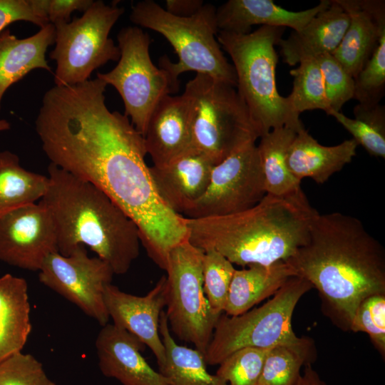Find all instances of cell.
<instances>
[{
	"label": "cell",
	"mask_w": 385,
	"mask_h": 385,
	"mask_svg": "<svg viewBox=\"0 0 385 385\" xmlns=\"http://www.w3.org/2000/svg\"><path fill=\"white\" fill-rule=\"evenodd\" d=\"M38 272L43 285L76 304L102 327L108 323L104 293L114 272L101 258L90 257L85 246L78 245L68 256L51 253Z\"/></svg>",
	"instance_id": "obj_13"
},
{
	"label": "cell",
	"mask_w": 385,
	"mask_h": 385,
	"mask_svg": "<svg viewBox=\"0 0 385 385\" xmlns=\"http://www.w3.org/2000/svg\"><path fill=\"white\" fill-rule=\"evenodd\" d=\"M104 299L113 324L138 338L156 358L159 369L165 362V349L160 332V314L166 306V276H163L145 295L137 296L121 291L110 284Z\"/></svg>",
	"instance_id": "obj_15"
},
{
	"label": "cell",
	"mask_w": 385,
	"mask_h": 385,
	"mask_svg": "<svg viewBox=\"0 0 385 385\" xmlns=\"http://www.w3.org/2000/svg\"><path fill=\"white\" fill-rule=\"evenodd\" d=\"M354 118L341 111L332 112L333 116L349 133L358 145L374 157L385 158V107L380 104L364 106L358 103L354 108Z\"/></svg>",
	"instance_id": "obj_30"
},
{
	"label": "cell",
	"mask_w": 385,
	"mask_h": 385,
	"mask_svg": "<svg viewBox=\"0 0 385 385\" xmlns=\"http://www.w3.org/2000/svg\"><path fill=\"white\" fill-rule=\"evenodd\" d=\"M235 270L234 265L217 251L204 252L203 291L210 309L217 315L224 312Z\"/></svg>",
	"instance_id": "obj_32"
},
{
	"label": "cell",
	"mask_w": 385,
	"mask_h": 385,
	"mask_svg": "<svg viewBox=\"0 0 385 385\" xmlns=\"http://www.w3.org/2000/svg\"><path fill=\"white\" fill-rule=\"evenodd\" d=\"M330 0H321L315 6L292 11L272 0H229L216 9L219 31L237 34L250 32L253 26L302 29L314 16L327 7Z\"/></svg>",
	"instance_id": "obj_21"
},
{
	"label": "cell",
	"mask_w": 385,
	"mask_h": 385,
	"mask_svg": "<svg viewBox=\"0 0 385 385\" xmlns=\"http://www.w3.org/2000/svg\"><path fill=\"white\" fill-rule=\"evenodd\" d=\"M349 23V17L336 0L314 16L302 29L292 31L277 43L283 61L295 66L309 58L332 54L339 46Z\"/></svg>",
	"instance_id": "obj_20"
},
{
	"label": "cell",
	"mask_w": 385,
	"mask_h": 385,
	"mask_svg": "<svg viewBox=\"0 0 385 385\" xmlns=\"http://www.w3.org/2000/svg\"><path fill=\"white\" fill-rule=\"evenodd\" d=\"M47 177L41 201L54 221L58 252L68 256L78 245H87L114 274H125L140 253V232L134 221L91 183L52 163Z\"/></svg>",
	"instance_id": "obj_4"
},
{
	"label": "cell",
	"mask_w": 385,
	"mask_h": 385,
	"mask_svg": "<svg viewBox=\"0 0 385 385\" xmlns=\"http://www.w3.org/2000/svg\"><path fill=\"white\" fill-rule=\"evenodd\" d=\"M265 195L257 147L250 143L214 165L205 192L183 217L237 213L255 206Z\"/></svg>",
	"instance_id": "obj_12"
},
{
	"label": "cell",
	"mask_w": 385,
	"mask_h": 385,
	"mask_svg": "<svg viewBox=\"0 0 385 385\" xmlns=\"http://www.w3.org/2000/svg\"><path fill=\"white\" fill-rule=\"evenodd\" d=\"M354 79V98L359 104H379L385 91V32L371 56Z\"/></svg>",
	"instance_id": "obj_33"
},
{
	"label": "cell",
	"mask_w": 385,
	"mask_h": 385,
	"mask_svg": "<svg viewBox=\"0 0 385 385\" xmlns=\"http://www.w3.org/2000/svg\"><path fill=\"white\" fill-rule=\"evenodd\" d=\"M11 128L10 123L4 119L0 120V131L8 130Z\"/></svg>",
	"instance_id": "obj_42"
},
{
	"label": "cell",
	"mask_w": 385,
	"mask_h": 385,
	"mask_svg": "<svg viewBox=\"0 0 385 385\" xmlns=\"http://www.w3.org/2000/svg\"><path fill=\"white\" fill-rule=\"evenodd\" d=\"M190 108L192 148L220 163L260 138L235 87L196 73L183 92Z\"/></svg>",
	"instance_id": "obj_7"
},
{
	"label": "cell",
	"mask_w": 385,
	"mask_h": 385,
	"mask_svg": "<svg viewBox=\"0 0 385 385\" xmlns=\"http://www.w3.org/2000/svg\"><path fill=\"white\" fill-rule=\"evenodd\" d=\"M204 4L201 0H167L165 10L179 16H190Z\"/></svg>",
	"instance_id": "obj_40"
},
{
	"label": "cell",
	"mask_w": 385,
	"mask_h": 385,
	"mask_svg": "<svg viewBox=\"0 0 385 385\" xmlns=\"http://www.w3.org/2000/svg\"><path fill=\"white\" fill-rule=\"evenodd\" d=\"M203 255L188 240L170 250L165 312L170 332L205 355L221 314L212 311L203 291Z\"/></svg>",
	"instance_id": "obj_11"
},
{
	"label": "cell",
	"mask_w": 385,
	"mask_h": 385,
	"mask_svg": "<svg viewBox=\"0 0 385 385\" xmlns=\"http://www.w3.org/2000/svg\"><path fill=\"white\" fill-rule=\"evenodd\" d=\"M106 86L96 78L51 88L36 131L50 163L106 194L134 221L148 255L165 270L170 250L188 240L185 218L160 198L144 138L127 116L108 108Z\"/></svg>",
	"instance_id": "obj_1"
},
{
	"label": "cell",
	"mask_w": 385,
	"mask_h": 385,
	"mask_svg": "<svg viewBox=\"0 0 385 385\" xmlns=\"http://www.w3.org/2000/svg\"><path fill=\"white\" fill-rule=\"evenodd\" d=\"M34 13L53 25L70 21L74 11L85 12L93 0H28Z\"/></svg>",
	"instance_id": "obj_38"
},
{
	"label": "cell",
	"mask_w": 385,
	"mask_h": 385,
	"mask_svg": "<svg viewBox=\"0 0 385 385\" xmlns=\"http://www.w3.org/2000/svg\"><path fill=\"white\" fill-rule=\"evenodd\" d=\"M124 11L115 4L93 1L81 17L54 25L55 46L49 57L56 62L55 86L86 82L96 69L118 61L120 51L109 34Z\"/></svg>",
	"instance_id": "obj_9"
},
{
	"label": "cell",
	"mask_w": 385,
	"mask_h": 385,
	"mask_svg": "<svg viewBox=\"0 0 385 385\" xmlns=\"http://www.w3.org/2000/svg\"><path fill=\"white\" fill-rule=\"evenodd\" d=\"M153 166L162 167L192 149L190 108L183 93L168 95L158 103L143 134Z\"/></svg>",
	"instance_id": "obj_18"
},
{
	"label": "cell",
	"mask_w": 385,
	"mask_h": 385,
	"mask_svg": "<svg viewBox=\"0 0 385 385\" xmlns=\"http://www.w3.org/2000/svg\"><path fill=\"white\" fill-rule=\"evenodd\" d=\"M297 385H326L317 371L313 369L312 364L304 366L303 375H300Z\"/></svg>",
	"instance_id": "obj_41"
},
{
	"label": "cell",
	"mask_w": 385,
	"mask_h": 385,
	"mask_svg": "<svg viewBox=\"0 0 385 385\" xmlns=\"http://www.w3.org/2000/svg\"><path fill=\"white\" fill-rule=\"evenodd\" d=\"M98 366L102 374L123 385H168L142 355L145 344L126 330L108 323L96 340Z\"/></svg>",
	"instance_id": "obj_16"
},
{
	"label": "cell",
	"mask_w": 385,
	"mask_h": 385,
	"mask_svg": "<svg viewBox=\"0 0 385 385\" xmlns=\"http://www.w3.org/2000/svg\"><path fill=\"white\" fill-rule=\"evenodd\" d=\"M216 9L211 4H204L195 14L179 16L153 0H144L132 6L130 19L138 27L160 34L173 47L178 62L163 56L159 67L165 70L174 81L179 83V76L185 72L195 71L236 88L234 67L224 56L217 39L219 29Z\"/></svg>",
	"instance_id": "obj_6"
},
{
	"label": "cell",
	"mask_w": 385,
	"mask_h": 385,
	"mask_svg": "<svg viewBox=\"0 0 385 385\" xmlns=\"http://www.w3.org/2000/svg\"><path fill=\"white\" fill-rule=\"evenodd\" d=\"M215 165L206 155L192 148L166 165H153L150 170L161 200L183 216L205 192Z\"/></svg>",
	"instance_id": "obj_17"
},
{
	"label": "cell",
	"mask_w": 385,
	"mask_h": 385,
	"mask_svg": "<svg viewBox=\"0 0 385 385\" xmlns=\"http://www.w3.org/2000/svg\"><path fill=\"white\" fill-rule=\"evenodd\" d=\"M314 342L309 338L296 344L271 348L257 385H297L302 366L314 360Z\"/></svg>",
	"instance_id": "obj_29"
},
{
	"label": "cell",
	"mask_w": 385,
	"mask_h": 385,
	"mask_svg": "<svg viewBox=\"0 0 385 385\" xmlns=\"http://www.w3.org/2000/svg\"><path fill=\"white\" fill-rule=\"evenodd\" d=\"M324 83L330 111L339 112L354 95V79L332 54L317 58Z\"/></svg>",
	"instance_id": "obj_36"
},
{
	"label": "cell",
	"mask_w": 385,
	"mask_h": 385,
	"mask_svg": "<svg viewBox=\"0 0 385 385\" xmlns=\"http://www.w3.org/2000/svg\"><path fill=\"white\" fill-rule=\"evenodd\" d=\"M28 284L24 278L0 277V362L21 351L31 332Z\"/></svg>",
	"instance_id": "obj_25"
},
{
	"label": "cell",
	"mask_w": 385,
	"mask_h": 385,
	"mask_svg": "<svg viewBox=\"0 0 385 385\" xmlns=\"http://www.w3.org/2000/svg\"><path fill=\"white\" fill-rule=\"evenodd\" d=\"M317 212L300 188L282 196L266 194L257 205L237 213L185 218L192 245L204 252L217 251L245 267L289 259L307 242Z\"/></svg>",
	"instance_id": "obj_3"
},
{
	"label": "cell",
	"mask_w": 385,
	"mask_h": 385,
	"mask_svg": "<svg viewBox=\"0 0 385 385\" xmlns=\"http://www.w3.org/2000/svg\"><path fill=\"white\" fill-rule=\"evenodd\" d=\"M312 288L305 279L293 276L262 306L237 316L222 313L205 354L206 364L219 365L244 348L271 349L302 342L304 337L294 334L292 319L299 300Z\"/></svg>",
	"instance_id": "obj_8"
},
{
	"label": "cell",
	"mask_w": 385,
	"mask_h": 385,
	"mask_svg": "<svg viewBox=\"0 0 385 385\" xmlns=\"http://www.w3.org/2000/svg\"><path fill=\"white\" fill-rule=\"evenodd\" d=\"M297 132L287 127L262 135L257 147L266 194L282 196L301 188V181L288 168L287 151Z\"/></svg>",
	"instance_id": "obj_27"
},
{
	"label": "cell",
	"mask_w": 385,
	"mask_h": 385,
	"mask_svg": "<svg viewBox=\"0 0 385 385\" xmlns=\"http://www.w3.org/2000/svg\"><path fill=\"white\" fill-rule=\"evenodd\" d=\"M293 276H297L296 272L287 261L236 269L223 313L227 316H237L247 312L274 295Z\"/></svg>",
	"instance_id": "obj_24"
},
{
	"label": "cell",
	"mask_w": 385,
	"mask_h": 385,
	"mask_svg": "<svg viewBox=\"0 0 385 385\" xmlns=\"http://www.w3.org/2000/svg\"><path fill=\"white\" fill-rule=\"evenodd\" d=\"M349 330L366 333L384 358L385 294H374L362 300L354 312Z\"/></svg>",
	"instance_id": "obj_35"
},
{
	"label": "cell",
	"mask_w": 385,
	"mask_h": 385,
	"mask_svg": "<svg viewBox=\"0 0 385 385\" xmlns=\"http://www.w3.org/2000/svg\"><path fill=\"white\" fill-rule=\"evenodd\" d=\"M117 39L120 51L118 64L107 73H97V78L118 92L124 115L143 136L155 108L165 96L178 91L179 83L153 64L149 52L150 36L140 27L121 29Z\"/></svg>",
	"instance_id": "obj_10"
},
{
	"label": "cell",
	"mask_w": 385,
	"mask_h": 385,
	"mask_svg": "<svg viewBox=\"0 0 385 385\" xmlns=\"http://www.w3.org/2000/svg\"><path fill=\"white\" fill-rule=\"evenodd\" d=\"M19 21L32 23L40 28L49 24L34 13L28 0H0V34L9 24Z\"/></svg>",
	"instance_id": "obj_39"
},
{
	"label": "cell",
	"mask_w": 385,
	"mask_h": 385,
	"mask_svg": "<svg viewBox=\"0 0 385 385\" xmlns=\"http://www.w3.org/2000/svg\"><path fill=\"white\" fill-rule=\"evenodd\" d=\"M54 252H58L55 223L41 200L0 217V261L39 271L45 258Z\"/></svg>",
	"instance_id": "obj_14"
},
{
	"label": "cell",
	"mask_w": 385,
	"mask_h": 385,
	"mask_svg": "<svg viewBox=\"0 0 385 385\" xmlns=\"http://www.w3.org/2000/svg\"><path fill=\"white\" fill-rule=\"evenodd\" d=\"M159 332L165 349V362L159 372L166 378L168 385H227L217 374L208 372L203 354L175 341L163 311Z\"/></svg>",
	"instance_id": "obj_26"
},
{
	"label": "cell",
	"mask_w": 385,
	"mask_h": 385,
	"mask_svg": "<svg viewBox=\"0 0 385 385\" xmlns=\"http://www.w3.org/2000/svg\"><path fill=\"white\" fill-rule=\"evenodd\" d=\"M298 65L289 72L294 77L293 88L287 98L292 111L299 115L306 111L319 109L328 115L330 109L317 58L304 60Z\"/></svg>",
	"instance_id": "obj_31"
},
{
	"label": "cell",
	"mask_w": 385,
	"mask_h": 385,
	"mask_svg": "<svg viewBox=\"0 0 385 385\" xmlns=\"http://www.w3.org/2000/svg\"><path fill=\"white\" fill-rule=\"evenodd\" d=\"M270 349L244 348L223 360L216 374L227 385H257Z\"/></svg>",
	"instance_id": "obj_34"
},
{
	"label": "cell",
	"mask_w": 385,
	"mask_h": 385,
	"mask_svg": "<svg viewBox=\"0 0 385 385\" xmlns=\"http://www.w3.org/2000/svg\"><path fill=\"white\" fill-rule=\"evenodd\" d=\"M357 146L353 138L333 146L323 145L304 128L297 133L289 147L287 166L300 181L310 178L322 184L351 162Z\"/></svg>",
	"instance_id": "obj_22"
},
{
	"label": "cell",
	"mask_w": 385,
	"mask_h": 385,
	"mask_svg": "<svg viewBox=\"0 0 385 385\" xmlns=\"http://www.w3.org/2000/svg\"><path fill=\"white\" fill-rule=\"evenodd\" d=\"M0 385H56L43 364L30 354L17 352L0 362Z\"/></svg>",
	"instance_id": "obj_37"
},
{
	"label": "cell",
	"mask_w": 385,
	"mask_h": 385,
	"mask_svg": "<svg viewBox=\"0 0 385 385\" xmlns=\"http://www.w3.org/2000/svg\"><path fill=\"white\" fill-rule=\"evenodd\" d=\"M284 28L260 26L246 34L219 31L217 39L229 54L237 78V91L247 105L260 137L287 127L297 133L304 129L287 97L276 84L278 56L274 48Z\"/></svg>",
	"instance_id": "obj_5"
},
{
	"label": "cell",
	"mask_w": 385,
	"mask_h": 385,
	"mask_svg": "<svg viewBox=\"0 0 385 385\" xmlns=\"http://www.w3.org/2000/svg\"><path fill=\"white\" fill-rule=\"evenodd\" d=\"M286 261L317 290L324 314L342 330H349L362 300L385 294V250L351 215L317 212L307 242Z\"/></svg>",
	"instance_id": "obj_2"
},
{
	"label": "cell",
	"mask_w": 385,
	"mask_h": 385,
	"mask_svg": "<svg viewBox=\"0 0 385 385\" xmlns=\"http://www.w3.org/2000/svg\"><path fill=\"white\" fill-rule=\"evenodd\" d=\"M48 183L47 176L23 168L16 154L0 151V217L41 200Z\"/></svg>",
	"instance_id": "obj_28"
},
{
	"label": "cell",
	"mask_w": 385,
	"mask_h": 385,
	"mask_svg": "<svg viewBox=\"0 0 385 385\" xmlns=\"http://www.w3.org/2000/svg\"><path fill=\"white\" fill-rule=\"evenodd\" d=\"M349 17L348 28L332 53L354 78L371 56L385 32L383 0H336Z\"/></svg>",
	"instance_id": "obj_19"
},
{
	"label": "cell",
	"mask_w": 385,
	"mask_h": 385,
	"mask_svg": "<svg viewBox=\"0 0 385 385\" xmlns=\"http://www.w3.org/2000/svg\"><path fill=\"white\" fill-rule=\"evenodd\" d=\"M55 26L51 23L35 34L18 38L6 29L0 34V110L6 90L36 68L51 71L46 53L54 43Z\"/></svg>",
	"instance_id": "obj_23"
}]
</instances>
